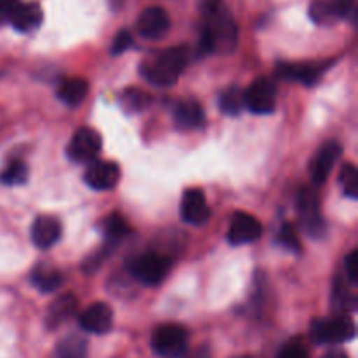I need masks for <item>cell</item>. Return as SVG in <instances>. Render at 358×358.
Returning a JSON list of instances; mask_svg holds the SVG:
<instances>
[{"mask_svg":"<svg viewBox=\"0 0 358 358\" xmlns=\"http://www.w3.org/2000/svg\"><path fill=\"white\" fill-rule=\"evenodd\" d=\"M171 114H173L175 126L182 131L198 129L205 122V112H203L201 103L196 98H184V100L177 101Z\"/></svg>","mask_w":358,"mask_h":358,"instance_id":"cell-16","label":"cell"},{"mask_svg":"<svg viewBox=\"0 0 358 358\" xmlns=\"http://www.w3.org/2000/svg\"><path fill=\"white\" fill-rule=\"evenodd\" d=\"M101 150V136L96 129L90 126H83L73 133L69 147H66V156L70 161L77 164H90L98 157Z\"/></svg>","mask_w":358,"mask_h":358,"instance_id":"cell-7","label":"cell"},{"mask_svg":"<svg viewBox=\"0 0 358 358\" xmlns=\"http://www.w3.org/2000/svg\"><path fill=\"white\" fill-rule=\"evenodd\" d=\"M112 324H114V311L105 303L91 304L79 317L80 329L91 334H107L112 329Z\"/></svg>","mask_w":358,"mask_h":358,"instance_id":"cell-14","label":"cell"},{"mask_svg":"<svg viewBox=\"0 0 358 358\" xmlns=\"http://www.w3.org/2000/svg\"><path fill=\"white\" fill-rule=\"evenodd\" d=\"M345 271H346V280H348L352 285L357 287L358 283V250H352L345 259Z\"/></svg>","mask_w":358,"mask_h":358,"instance_id":"cell-33","label":"cell"},{"mask_svg":"<svg viewBox=\"0 0 358 358\" xmlns=\"http://www.w3.org/2000/svg\"><path fill=\"white\" fill-rule=\"evenodd\" d=\"M119 178L121 170L114 161H93L84 173V180L94 191H110L117 185Z\"/></svg>","mask_w":358,"mask_h":358,"instance_id":"cell-13","label":"cell"},{"mask_svg":"<svg viewBox=\"0 0 358 358\" xmlns=\"http://www.w3.org/2000/svg\"><path fill=\"white\" fill-rule=\"evenodd\" d=\"M201 14L205 17V24L199 37V55L233 51L236 45L238 28L224 0H203Z\"/></svg>","mask_w":358,"mask_h":358,"instance_id":"cell-1","label":"cell"},{"mask_svg":"<svg viewBox=\"0 0 358 358\" xmlns=\"http://www.w3.org/2000/svg\"><path fill=\"white\" fill-rule=\"evenodd\" d=\"M297 212L301 222L311 238H324L327 226L320 213V198L315 187H303L297 194Z\"/></svg>","mask_w":358,"mask_h":358,"instance_id":"cell-6","label":"cell"},{"mask_svg":"<svg viewBox=\"0 0 358 358\" xmlns=\"http://www.w3.org/2000/svg\"><path fill=\"white\" fill-rule=\"evenodd\" d=\"M101 234L105 236L107 243L115 245L131 234V227L126 222L124 217L119 215V213H112L101 222Z\"/></svg>","mask_w":358,"mask_h":358,"instance_id":"cell-22","label":"cell"},{"mask_svg":"<svg viewBox=\"0 0 358 358\" xmlns=\"http://www.w3.org/2000/svg\"><path fill=\"white\" fill-rule=\"evenodd\" d=\"M220 110L226 115H240L245 110L243 90L240 86H229L219 96Z\"/></svg>","mask_w":358,"mask_h":358,"instance_id":"cell-24","label":"cell"},{"mask_svg":"<svg viewBox=\"0 0 358 358\" xmlns=\"http://www.w3.org/2000/svg\"><path fill=\"white\" fill-rule=\"evenodd\" d=\"M243 100L245 108L252 114H271L276 107V84L268 77L255 79L247 90H243Z\"/></svg>","mask_w":358,"mask_h":358,"instance_id":"cell-8","label":"cell"},{"mask_svg":"<svg viewBox=\"0 0 358 358\" xmlns=\"http://www.w3.org/2000/svg\"><path fill=\"white\" fill-rule=\"evenodd\" d=\"M278 358H310L306 346L299 341H290L280 350Z\"/></svg>","mask_w":358,"mask_h":358,"instance_id":"cell-32","label":"cell"},{"mask_svg":"<svg viewBox=\"0 0 358 358\" xmlns=\"http://www.w3.org/2000/svg\"><path fill=\"white\" fill-rule=\"evenodd\" d=\"M310 16L318 24H332L341 20L334 0H313L310 7Z\"/></svg>","mask_w":358,"mask_h":358,"instance_id":"cell-26","label":"cell"},{"mask_svg":"<svg viewBox=\"0 0 358 358\" xmlns=\"http://www.w3.org/2000/svg\"><path fill=\"white\" fill-rule=\"evenodd\" d=\"M28 180V166L23 161H10L0 173V182L6 185H21Z\"/></svg>","mask_w":358,"mask_h":358,"instance_id":"cell-28","label":"cell"},{"mask_svg":"<svg viewBox=\"0 0 358 358\" xmlns=\"http://www.w3.org/2000/svg\"><path fill=\"white\" fill-rule=\"evenodd\" d=\"M278 243L283 245L287 250H292V252H301V241L299 236H297L296 229H294L292 224L285 222L282 226L278 233Z\"/></svg>","mask_w":358,"mask_h":358,"instance_id":"cell-30","label":"cell"},{"mask_svg":"<svg viewBox=\"0 0 358 358\" xmlns=\"http://www.w3.org/2000/svg\"><path fill=\"white\" fill-rule=\"evenodd\" d=\"M322 358H350V357L346 355L345 352H341V350H331V352L325 353Z\"/></svg>","mask_w":358,"mask_h":358,"instance_id":"cell-36","label":"cell"},{"mask_svg":"<svg viewBox=\"0 0 358 358\" xmlns=\"http://www.w3.org/2000/svg\"><path fill=\"white\" fill-rule=\"evenodd\" d=\"M355 322L348 315L332 318H317L311 322L310 336L317 345H341L355 338Z\"/></svg>","mask_w":358,"mask_h":358,"instance_id":"cell-3","label":"cell"},{"mask_svg":"<svg viewBox=\"0 0 358 358\" xmlns=\"http://www.w3.org/2000/svg\"><path fill=\"white\" fill-rule=\"evenodd\" d=\"M180 215L191 226H201L210 219V208L201 189H187L182 196Z\"/></svg>","mask_w":358,"mask_h":358,"instance_id":"cell-15","label":"cell"},{"mask_svg":"<svg viewBox=\"0 0 358 358\" xmlns=\"http://www.w3.org/2000/svg\"><path fill=\"white\" fill-rule=\"evenodd\" d=\"M77 299L73 294H63L59 296L51 306L48 308V315H45V325L49 329H56L63 324V322L69 320L77 310Z\"/></svg>","mask_w":358,"mask_h":358,"instance_id":"cell-19","label":"cell"},{"mask_svg":"<svg viewBox=\"0 0 358 358\" xmlns=\"http://www.w3.org/2000/svg\"><path fill=\"white\" fill-rule=\"evenodd\" d=\"M56 358H87V341L79 334H70L56 346Z\"/></svg>","mask_w":358,"mask_h":358,"instance_id":"cell-23","label":"cell"},{"mask_svg":"<svg viewBox=\"0 0 358 358\" xmlns=\"http://www.w3.org/2000/svg\"><path fill=\"white\" fill-rule=\"evenodd\" d=\"M62 238V224L51 215H38L31 224V241L37 248L48 250Z\"/></svg>","mask_w":358,"mask_h":358,"instance_id":"cell-17","label":"cell"},{"mask_svg":"<svg viewBox=\"0 0 358 358\" xmlns=\"http://www.w3.org/2000/svg\"><path fill=\"white\" fill-rule=\"evenodd\" d=\"M121 103L126 110L140 112L150 103V96L138 87H129L121 93Z\"/></svg>","mask_w":358,"mask_h":358,"instance_id":"cell-27","label":"cell"},{"mask_svg":"<svg viewBox=\"0 0 358 358\" xmlns=\"http://www.w3.org/2000/svg\"><path fill=\"white\" fill-rule=\"evenodd\" d=\"M339 17H348L355 13V0H334Z\"/></svg>","mask_w":358,"mask_h":358,"instance_id":"cell-35","label":"cell"},{"mask_svg":"<svg viewBox=\"0 0 358 358\" xmlns=\"http://www.w3.org/2000/svg\"><path fill=\"white\" fill-rule=\"evenodd\" d=\"M9 23L16 28L17 31H31L41 27L42 23V10L41 6L35 2L17 3L16 9L10 14Z\"/></svg>","mask_w":358,"mask_h":358,"instance_id":"cell-18","label":"cell"},{"mask_svg":"<svg viewBox=\"0 0 358 358\" xmlns=\"http://www.w3.org/2000/svg\"><path fill=\"white\" fill-rule=\"evenodd\" d=\"M348 280L345 283L336 282L334 285V294H332V304H334V310L338 313H350V311L357 310V296L355 290L348 289Z\"/></svg>","mask_w":358,"mask_h":358,"instance_id":"cell-25","label":"cell"},{"mask_svg":"<svg viewBox=\"0 0 358 358\" xmlns=\"http://www.w3.org/2000/svg\"><path fill=\"white\" fill-rule=\"evenodd\" d=\"M17 3H20V0H0V27L3 23H9L10 14L16 9Z\"/></svg>","mask_w":358,"mask_h":358,"instance_id":"cell-34","label":"cell"},{"mask_svg":"<svg viewBox=\"0 0 358 358\" xmlns=\"http://www.w3.org/2000/svg\"><path fill=\"white\" fill-rule=\"evenodd\" d=\"M332 62L325 59V62H299V63H278V77L289 80H296V83L311 84L318 83L322 76L329 70Z\"/></svg>","mask_w":358,"mask_h":358,"instance_id":"cell-9","label":"cell"},{"mask_svg":"<svg viewBox=\"0 0 358 358\" xmlns=\"http://www.w3.org/2000/svg\"><path fill=\"white\" fill-rule=\"evenodd\" d=\"M136 30H138V34L143 38L157 41V38L164 37L168 30H170V16H168V13L163 7H147L138 16Z\"/></svg>","mask_w":358,"mask_h":358,"instance_id":"cell-12","label":"cell"},{"mask_svg":"<svg viewBox=\"0 0 358 358\" xmlns=\"http://www.w3.org/2000/svg\"><path fill=\"white\" fill-rule=\"evenodd\" d=\"M262 236V226L254 215L247 212H236L231 217L229 231H227V241L234 247L248 245L257 241Z\"/></svg>","mask_w":358,"mask_h":358,"instance_id":"cell-10","label":"cell"},{"mask_svg":"<svg viewBox=\"0 0 358 358\" xmlns=\"http://www.w3.org/2000/svg\"><path fill=\"white\" fill-rule=\"evenodd\" d=\"M30 280L31 283H34L35 289L41 290L42 294H51L63 285L62 271L56 269L55 266L49 264H38L37 268L31 271Z\"/></svg>","mask_w":358,"mask_h":358,"instance_id":"cell-20","label":"cell"},{"mask_svg":"<svg viewBox=\"0 0 358 358\" xmlns=\"http://www.w3.org/2000/svg\"><path fill=\"white\" fill-rule=\"evenodd\" d=\"M191 52L187 45H173L157 52L154 58L147 59L140 66V73L147 83L157 87L173 86L189 65Z\"/></svg>","mask_w":358,"mask_h":358,"instance_id":"cell-2","label":"cell"},{"mask_svg":"<svg viewBox=\"0 0 358 358\" xmlns=\"http://www.w3.org/2000/svg\"><path fill=\"white\" fill-rule=\"evenodd\" d=\"M171 266L173 262L168 255L147 252L133 259L128 268L133 278L138 280L143 285H159L171 271Z\"/></svg>","mask_w":358,"mask_h":358,"instance_id":"cell-5","label":"cell"},{"mask_svg":"<svg viewBox=\"0 0 358 358\" xmlns=\"http://www.w3.org/2000/svg\"><path fill=\"white\" fill-rule=\"evenodd\" d=\"M133 45V35L129 30H121L117 31V35H115L114 42H112V48H110V52L114 56L117 55H122V52L126 51V49H129Z\"/></svg>","mask_w":358,"mask_h":358,"instance_id":"cell-31","label":"cell"},{"mask_svg":"<svg viewBox=\"0 0 358 358\" xmlns=\"http://www.w3.org/2000/svg\"><path fill=\"white\" fill-rule=\"evenodd\" d=\"M154 353L163 358H180L189 346L187 329L178 324H164L154 331L150 339Z\"/></svg>","mask_w":358,"mask_h":358,"instance_id":"cell-4","label":"cell"},{"mask_svg":"<svg viewBox=\"0 0 358 358\" xmlns=\"http://www.w3.org/2000/svg\"><path fill=\"white\" fill-rule=\"evenodd\" d=\"M87 91H90V84L86 80L79 79V77H70L59 84L56 96L69 107H77L86 100Z\"/></svg>","mask_w":358,"mask_h":358,"instance_id":"cell-21","label":"cell"},{"mask_svg":"<svg viewBox=\"0 0 358 358\" xmlns=\"http://www.w3.org/2000/svg\"><path fill=\"white\" fill-rule=\"evenodd\" d=\"M343 147L341 143L336 142V140H331V142L325 143L324 147H320V150L315 154L313 159H311L310 163V175L315 185L325 184L329 173H331L334 164L339 161Z\"/></svg>","mask_w":358,"mask_h":358,"instance_id":"cell-11","label":"cell"},{"mask_svg":"<svg viewBox=\"0 0 358 358\" xmlns=\"http://www.w3.org/2000/svg\"><path fill=\"white\" fill-rule=\"evenodd\" d=\"M339 184H341L343 192L348 198L357 199L358 198V171L353 163H346L341 168V173H339Z\"/></svg>","mask_w":358,"mask_h":358,"instance_id":"cell-29","label":"cell"},{"mask_svg":"<svg viewBox=\"0 0 358 358\" xmlns=\"http://www.w3.org/2000/svg\"><path fill=\"white\" fill-rule=\"evenodd\" d=\"M112 7H117V6H122V0H110Z\"/></svg>","mask_w":358,"mask_h":358,"instance_id":"cell-37","label":"cell"},{"mask_svg":"<svg viewBox=\"0 0 358 358\" xmlns=\"http://www.w3.org/2000/svg\"><path fill=\"white\" fill-rule=\"evenodd\" d=\"M238 358H250V357H238Z\"/></svg>","mask_w":358,"mask_h":358,"instance_id":"cell-38","label":"cell"}]
</instances>
